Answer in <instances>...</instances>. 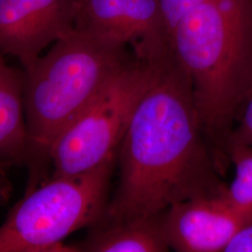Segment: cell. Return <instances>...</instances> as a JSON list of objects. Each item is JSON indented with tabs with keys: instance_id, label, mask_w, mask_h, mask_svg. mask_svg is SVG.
<instances>
[{
	"instance_id": "cell-7",
	"label": "cell",
	"mask_w": 252,
	"mask_h": 252,
	"mask_svg": "<svg viewBox=\"0 0 252 252\" xmlns=\"http://www.w3.org/2000/svg\"><path fill=\"white\" fill-rule=\"evenodd\" d=\"M251 221L252 211L237 207L226 195V189L182 201L163 213L170 248L180 252H224Z\"/></svg>"
},
{
	"instance_id": "cell-2",
	"label": "cell",
	"mask_w": 252,
	"mask_h": 252,
	"mask_svg": "<svg viewBox=\"0 0 252 252\" xmlns=\"http://www.w3.org/2000/svg\"><path fill=\"white\" fill-rule=\"evenodd\" d=\"M187 73L205 134L226 142L252 91V0H207L167 38Z\"/></svg>"
},
{
	"instance_id": "cell-14",
	"label": "cell",
	"mask_w": 252,
	"mask_h": 252,
	"mask_svg": "<svg viewBox=\"0 0 252 252\" xmlns=\"http://www.w3.org/2000/svg\"><path fill=\"white\" fill-rule=\"evenodd\" d=\"M224 252H252V221L235 234Z\"/></svg>"
},
{
	"instance_id": "cell-10",
	"label": "cell",
	"mask_w": 252,
	"mask_h": 252,
	"mask_svg": "<svg viewBox=\"0 0 252 252\" xmlns=\"http://www.w3.org/2000/svg\"><path fill=\"white\" fill-rule=\"evenodd\" d=\"M72 252H168V242L163 214L134 218L124 220H101L77 245Z\"/></svg>"
},
{
	"instance_id": "cell-6",
	"label": "cell",
	"mask_w": 252,
	"mask_h": 252,
	"mask_svg": "<svg viewBox=\"0 0 252 252\" xmlns=\"http://www.w3.org/2000/svg\"><path fill=\"white\" fill-rule=\"evenodd\" d=\"M75 10L76 0H0V53L31 70L47 46L74 31Z\"/></svg>"
},
{
	"instance_id": "cell-12",
	"label": "cell",
	"mask_w": 252,
	"mask_h": 252,
	"mask_svg": "<svg viewBox=\"0 0 252 252\" xmlns=\"http://www.w3.org/2000/svg\"><path fill=\"white\" fill-rule=\"evenodd\" d=\"M160 14L162 36L167 42V38L174 27L189 11L198 7L207 0H157Z\"/></svg>"
},
{
	"instance_id": "cell-13",
	"label": "cell",
	"mask_w": 252,
	"mask_h": 252,
	"mask_svg": "<svg viewBox=\"0 0 252 252\" xmlns=\"http://www.w3.org/2000/svg\"><path fill=\"white\" fill-rule=\"evenodd\" d=\"M237 128L232 131L228 143H238L252 147V91L244 101L237 114Z\"/></svg>"
},
{
	"instance_id": "cell-11",
	"label": "cell",
	"mask_w": 252,
	"mask_h": 252,
	"mask_svg": "<svg viewBox=\"0 0 252 252\" xmlns=\"http://www.w3.org/2000/svg\"><path fill=\"white\" fill-rule=\"evenodd\" d=\"M226 149L234 165V178L226 195L237 207L252 211V147L228 143Z\"/></svg>"
},
{
	"instance_id": "cell-8",
	"label": "cell",
	"mask_w": 252,
	"mask_h": 252,
	"mask_svg": "<svg viewBox=\"0 0 252 252\" xmlns=\"http://www.w3.org/2000/svg\"><path fill=\"white\" fill-rule=\"evenodd\" d=\"M76 32L144 53L167 44L157 0H76Z\"/></svg>"
},
{
	"instance_id": "cell-5",
	"label": "cell",
	"mask_w": 252,
	"mask_h": 252,
	"mask_svg": "<svg viewBox=\"0 0 252 252\" xmlns=\"http://www.w3.org/2000/svg\"><path fill=\"white\" fill-rule=\"evenodd\" d=\"M155 55L129 60L54 142L52 176L80 175L117 159L135 108L153 79Z\"/></svg>"
},
{
	"instance_id": "cell-1",
	"label": "cell",
	"mask_w": 252,
	"mask_h": 252,
	"mask_svg": "<svg viewBox=\"0 0 252 252\" xmlns=\"http://www.w3.org/2000/svg\"><path fill=\"white\" fill-rule=\"evenodd\" d=\"M191 82L169 47L131 118L117 158L120 180L101 220L159 216L188 199L225 191L205 141Z\"/></svg>"
},
{
	"instance_id": "cell-4",
	"label": "cell",
	"mask_w": 252,
	"mask_h": 252,
	"mask_svg": "<svg viewBox=\"0 0 252 252\" xmlns=\"http://www.w3.org/2000/svg\"><path fill=\"white\" fill-rule=\"evenodd\" d=\"M115 162L80 175L52 176L29 189L0 226V252H72L63 240L105 214Z\"/></svg>"
},
{
	"instance_id": "cell-9",
	"label": "cell",
	"mask_w": 252,
	"mask_h": 252,
	"mask_svg": "<svg viewBox=\"0 0 252 252\" xmlns=\"http://www.w3.org/2000/svg\"><path fill=\"white\" fill-rule=\"evenodd\" d=\"M25 71L9 66L0 53V167L31 164L25 110Z\"/></svg>"
},
{
	"instance_id": "cell-3",
	"label": "cell",
	"mask_w": 252,
	"mask_h": 252,
	"mask_svg": "<svg viewBox=\"0 0 252 252\" xmlns=\"http://www.w3.org/2000/svg\"><path fill=\"white\" fill-rule=\"evenodd\" d=\"M126 47L74 30L24 70L30 167L36 174L50 162L59 135L130 60Z\"/></svg>"
}]
</instances>
